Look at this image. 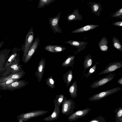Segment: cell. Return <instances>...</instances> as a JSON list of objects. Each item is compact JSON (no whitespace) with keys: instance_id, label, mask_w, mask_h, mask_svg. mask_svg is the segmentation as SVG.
Here are the masks:
<instances>
[{"instance_id":"484cf974","label":"cell","mask_w":122,"mask_h":122,"mask_svg":"<svg viewBox=\"0 0 122 122\" xmlns=\"http://www.w3.org/2000/svg\"><path fill=\"white\" fill-rule=\"evenodd\" d=\"M77 85L76 81H74L69 88V92L70 97L72 98H76L77 96Z\"/></svg>"},{"instance_id":"83f0119b","label":"cell","mask_w":122,"mask_h":122,"mask_svg":"<svg viewBox=\"0 0 122 122\" xmlns=\"http://www.w3.org/2000/svg\"><path fill=\"white\" fill-rule=\"evenodd\" d=\"M114 111L116 113V122H122V108L119 107Z\"/></svg>"},{"instance_id":"7c38bea8","label":"cell","mask_w":122,"mask_h":122,"mask_svg":"<svg viewBox=\"0 0 122 122\" xmlns=\"http://www.w3.org/2000/svg\"><path fill=\"white\" fill-rule=\"evenodd\" d=\"M48 112V111L46 110H35L25 113L22 117L25 120L27 121L33 118L44 115Z\"/></svg>"},{"instance_id":"d6986e66","label":"cell","mask_w":122,"mask_h":122,"mask_svg":"<svg viewBox=\"0 0 122 122\" xmlns=\"http://www.w3.org/2000/svg\"><path fill=\"white\" fill-rule=\"evenodd\" d=\"M45 50L51 53H58L65 50L66 48L64 46L58 45H49L44 48Z\"/></svg>"},{"instance_id":"d590c367","label":"cell","mask_w":122,"mask_h":122,"mask_svg":"<svg viewBox=\"0 0 122 122\" xmlns=\"http://www.w3.org/2000/svg\"><path fill=\"white\" fill-rule=\"evenodd\" d=\"M113 25L116 26L121 27L122 26V21H120L114 22Z\"/></svg>"},{"instance_id":"e0dca14e","label":"cell","mask_w":122,"mask_h":122,"mask_svg":"<svg viewBox=\"0 0 122 122\" xmlns=\"http://www.w3.org/2000/svg\"><path fill=\"white\" fill-rule=\"evenodd\" d=\"M60 107L57 105L55 106L54 109L52 113L49 116L44 118L43 120L50 121L58 119L60 114Z\"/></svg>"},{"instance_id":"836d02e7","label":"cell","mask_w":122,"mask_h":122,"mask_svg":"<svg viewBox=\"0 0 122 122\" xmlns=\"http://www.w3.org/2000/svg\"><path fill=\"white\" fill-rule=\"evenodd\" d=\"M98 62H97L90 69L86 75V78L88 77L95 71L96 69L97 64H98Z\"/></svg>"},{"instance_id":"cb8c5ba5","label":"cell","mask_w":122,"mask_h":122,"mask_svg":"<svg viewBox=\"0 0 122 122\" xmlns=\"http://www.w3.org/2000/svg\"><path fill=\"white\" fill-rule=\"evenodd\" d=\"M108 41L106 37H103L98 43V46L101 50L103 52L108 51Z\"/></svg>"},{"instance_id":"9a60e30c","label":"cell","mask_w":122,"mask_h":122,"mask_svg":"<svg viewBox=\"0 0 122 122\" xmlns=\"http://www.w3.org/2000/svg\"><path fill=\"white\" fill-rule=\"evenodd\" d=\"M25 73V72L23 70L22 71L12 73L7 76H0V82L10 79L19 80L23 77Z\"/></svg>"},{"instance_id":"4dcf8cb0","label":"cell","mask_w":122,"mask_h":122,"mask_svg":"<svg viewBox=\"0 0 122 122\" xmlns=\"http://www.w3.org/2000/svg\"><path fill=\"white\" fill-rule=\"evenodd\" d=\"M46 83L50 87L53 89L55 88V82L52 76L48 77L45 80Z\"/></svg>"},{"instance_id":"8fae6325","label":"cell","mask_w":122,"mask_h":122,"mask_svg":"<svg viewBox=\"0 0 122 122\" xmlns=\"http://www.w3.org/2000/svg\"><path fill=\"white\" fill-rule=\"evenodd\" d=\"M122 67V62L121 61H114L113 63H110L99 75L110 73Z\"/></svg>"},{"instance_id":"44dd1931","label":"cell","mask_w":122,"mask_h":122,"mask_svg":"<svg viewBox=\"0 0 122 122\" xmlns=\"http://www.w3.org/2000/svg\"><path fill=\"white\" fill-rule=\"evenodd\" d=\"M99 25H88L80 28L76 29L72 31L71 33H82L94 29Z\"/></svg>"},{"instance_id":"8992f818","label":"cell","mask_w":122,"mask_h":122,"mask_svg":"<svg viewBox=\"0 0 122 122\" xmlns=\"http://www.w3.org/2000/svg\"><path fill=\"white\" fill-rule=\"evenodd\" d=\"M115 75V73H113L109 74L105 77L100 78L92 83L90 86V87L96 89L100 87L113 79Z\"/></svg>"},{"instance_id":"d6a6232c","label":"cell","mask_w":122,"mask_h":122,"mask_svg":"<svg viewBox=\"0 0 122 122\" xmlns=\"http://www.w3.org/2000/svg\"><path fill=\"white\" fill-rule=\"evenodd\" d=\"M111 17L122 18V8L118 10L112 14Z\"/></svg>"},{"instance_id":"9c48e42d","label":"cell","mask_w":122,"mask_h":122,"mask_svg":"<svg viewBox=\"0 0 122 122\" xmlns=\"http://www.w3.org/2000/svg\"><path fill=\"white\" fill-rule=\"evenodd\" d=\"M61 12H60L56 16L49 19V23L53 31L55 33H62V30L59 26V22L60 19Z\"/></svg>"},{"instance_id":"52a82bcc","label":"cell","mask_w":122,"mask_h":122,"mask_svg":"<svg viewBox=\"0 0 122 122\" xmlns=\"http://www.w3.org/2000/svg\"><path fill=\"white\" fill-rule=\"evenodd\" d=\"M20 50L15 47L12 50L11 54L9 56L1 72L5 70L17 59L20 58Z\"/></svg>"},{"instance_id":"4fadbf2b","label":"cell","mask_w":122,"mask_h":122,"mask_svg":"<svg viewBox=\"0 0 122 122\" xmlns=\"http://www.w3.org/2000/svg\"><path fill=\"white\" fill-rule=\"evenodd\" d=\"M46 64L45 60L43 58L41 59L39 64L37 71L35 72V76L39 82L42 79Z\"/></svg>"},{"instance_id":"4316f807","label":"cell","mask_w":122,"mask_h":122,"mask_svg":"<svg viewBox=\"0 0 122 122\" xmlns=\"http://www.w3.org/2000/svg\"><path fill=\"white\" fill-rule=\"evenodd\" d=\"M63 94H60L56 95V98L54 101V106L57 105L59 107L62 104L63 101L65 98Z\"/></svg>"},{"instance_id":"ba28073f","label":"cell","mask_w":122,"mask_h":122,"mask_svg":"<svg viewBox=\"0 0 122 122\" xmlns=\"http://www.w3.org/2000/svg\"><path fill=\"white\" fill-rule=\"evenodd\" d=\"M40 42L39 37L35 39L26 55L22 59L25 63L26 64L28 62L32 57L38 47Z\"/></svg>"},{"instance_id":"1f68e13d","label":"cell","mask_w":122,"mask_h":122,"mask_svg":"<svg viewBox=\"0 0 122 122\" xmlns=\"http://www.w3.org/2000/svg\"><path fill=\"white\" fill-rule=\"evenodd\" d=\"M17 80H18L10 79L0 82V88L5 87Z\"/></svg>"},{"instance_id":"6da1fadb","label":"cell","mask_w":122,"mask_h":122,"mask_svg":"<svg viewBox=\"0 0 122 122\" xmlns=\"http://www.w3.org/2000/svg\"><path fill=\"white\" fill-rule=\"evenodd\" d=\"M33 30V27L30 29L26 36L24 43L22 45L21 49L23 52L22 59L26 55L33 43L34 33Z\"/></svg>"},{"instance_id":"ffe728a7","label":"cell","mask_w":122,"mask_h":122,"mask_svg":"<svg viewBox=\"0 0 122 122\" xmlns=\"http://www.w3.org/2000/svg\"><path fill=\"white\" fill-rule=\"evenodd\" d=\"M67 19L68 21L71 22L82 20V15L79 13L78 10L76 9L72 13L68 15Z\"/></svg>"},{"instance_id":"8d00e7d4","label":"cell","mask_w":122,"mask_h":122,"mask_svg":"<svg viewBox=\"0 0 122 122\" xmlns=\"http://www.w3.org/2000/svg\"><path fill=\"white\" fill-rule=\"evenodd\" d=\"M117 82L119 84L122 85V77L118 80Z\"/></svg>"},{"instance_id":"3957f363","label":"cell","mask_w":122,"mask_h":122,"mask_svg":"<svg viewBox=\"0 0 122 122\" xmlns=\"http://www.w3.org/2000/svg\"><path fill=\"white\" fill-rule=\"evenodd\" d=\"M61 104V113L62 114L68 116L74 112L75 103L73 100L70 99L68 100L65 97Z\"/></svg>"},{"instance_id":"277c9868","label":"cell","mask_w":122,"mask_h":122,"mask_svg":"<svg viewBox=\"0 0 122 122\" xmlns=\"http://www.w3.org/2000/svg\"><path fill=\"white\" fill-rule=\"evenodd\" d=\"M121 88L117 87L95 94L90 97L89 100L90 101H98L118 91Z\"/></svg>"},{"instance_id":"5b68a950","label":"cell","mask_w":122,"mask_h":122,"mask_svg":"<svg viewBox=\"0 0 122 122\" xmlns=\"http://www.w3.org/2000/svg\"><path fill=\"white\" fill-rule=\"evenodd\" d=\"M29 83L24 80H18L5 87L0 88V90L13 91L21 89L26 86Z\"/></svg>"},{"instance_id":"30bf717a","label":"cell","mask_w":122,"mask_h":122,"mask_svg":"<svg viewBox=\"0 0 122 122\" xmlns=\"http://www.w3.org/2000/svg\"><path fill=\"white\" fill-rule=\"evenodd\" d=\"M91 109L86 108L78 110L71 114L68 118V120L72 121L77 120L81 117L86 115L90 111Z\"/></svg>"},{"instance_id":"74e56055","label":"cell","mask_w":122,"mask_h":122,"mask_svg":"<svg viewBox=\"0 0 122 122\" xmlns=\"http://www.w3.org/2000/svg\"><path fill=\"white\" fill-rule=\"evenodd\" d=\"M4 42L3 41L2 42H0V49L1 48V47H2V46L3 45L4 43Z\"/></svg>"},{"instance_id":"ac0fdd59","label":"cell","mask_w":122,"mask_h":122,"mask_svg":"<svg viewBox=\"0 0 122 122\" xmlns=\"http://www.w3.org/2000/svg\"><path fill=\"white\" fill-rule=\"evenodd\" d=\"M88 5L90 7L92 13L99 17L102 10L101 3L90 2L89 3Z\"/></svg>"},{"instance_id":"f1b7e54d","label":"cell","mask_w":122,"mask_h":122,"mask_svg":"<svg viewBox=\"0 0 122 122\" xmlns=\"http://www.w3.org/2000/svg\"><path fill=\"white\" fill-rule=\"evenodd\" d=\"M113 45L117 50L122 51V46L119 41L114 36L112 38Z\"/></svg>"},{"instance_id":"e575fe53","label":"cell","mask_w":122,"mask_h":122,"mask_svg":"<svg viewBox=\"0 0 122 122\" xmlns=\"http://www.w3.org/2000/svg\"><path fill=\"white\" fill-rule=\"evenodd\" d=\"M89 122H106L105 118L101 116L93 119Z\"/></svg>"},{"instance_id":"7a4b0ae2","label":"cell","mask_w":122,"mask_h":122,"mask_svg":"<svg viewBox=\"0 0 122 122\" xmlns=\"http://www.w3.org/2000/svg\"><path fill=\"white\" fill-rule=\"evenodd\" d=\"M20 62V58L17 59L5 70L0 73V76H7L23 71L22 65L19 64Z\"/></svg>"},{"instance_id":"2e32d148","label":"cell","mask_w":122,"mask_h":122,"mask_svg":"<svg viewBox=\"0 0 122 122\" xmlns=\"http://www.w3.org/2000/svg\"><path fill=\"white\" fill-rule=\"evenodd\" d=\"M65 43H68L71 46L77 48L76 51L78 53L84 49L88 44V42H86L73 40L65 42Z\"/></svg>"},{"instance_id":"7402d4cb","label":"cell","mask_w":122,"mask_h":122,"mask_svg":"<svg viewBox=\"0 0 122 122\" xmlns=\"http://www.w3.org/2000/svg\"><path fill=\"white\" fill-rule=\"evenodd\" d=\"M75 57V56L74 55H70L68 56L62 63L61 66L66 68L71 66L73 68V65L74 64Z\"/></svg>"},{"instance_id":"5bb4252c","label":"cell","mask_w":122,"mask_h":122,"mask_svg":"<svg viewBox=\"0 0 122 122\" xmlns=\"http://www.w3.org/2000/svg\"><path fill=\"white\" fill-rule=\"evenodd\" d=\"M11 50L10 49H5L0 51V74L4 67Z\"/></svg>"},{"instance_id":"f546056e","label":"cell","mask_w":122,"mask_h":122,"mask_svg":"<svg viewBox=\"0 0 122 122\" xmlns=\"http://www.w3.org/2000/svg\"><path fill=\"white\" fill-rule=\"evenodd\" d=\"M55 0H40L39 1L38 8H40L50 4Z\"/></svg>"},{"instance_id":"d4e9b609","label":"cell","mask_w":122,"mask_h":122,"mask_svg":"<svg viewBox=\"0 0 122 122\" xmlns=\"http://www.w3.org/2000/svg\"><path fill=\"white\" fill-rule=\"evenodd\" d=\"M92 56L90 55H88L86 56L85 58L84 61L83 62L84 68L85 69L83 74L85 72L86 70L89 68L92 65Z\"/></svg>"},{"instance_id":"603a6c76","label":"cell","mask_w":122,"mask_h":122,"mask_svg":"<svg viewBox=\"0 0 122 122\" xmlns=\"http://www.w3.org/2000/svg\"><path fill=\"white\" fill-rule=\"evenodd\" d=\"M73 78L72 71L70 70L67 71L63 74V78L64 82L66 84V87H68L71 83Z\"/></svg>"}]
</instances>
